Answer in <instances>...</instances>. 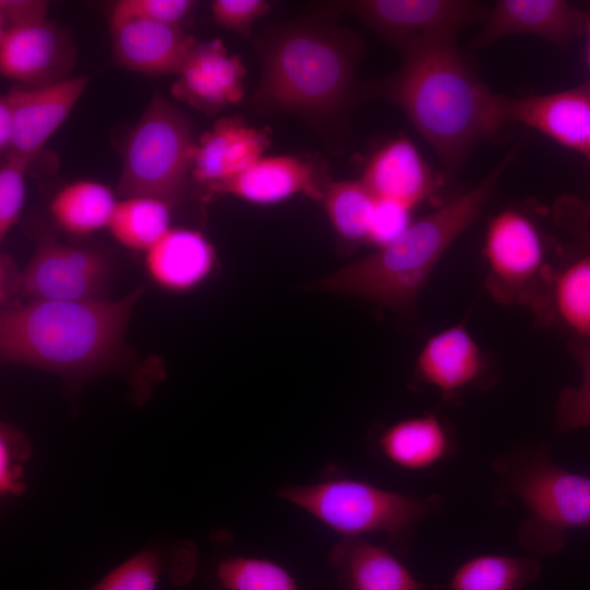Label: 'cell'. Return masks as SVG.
I'll return each mask as SVG.
<instances>
[{"instance_id":"cell-18","label":"cell","mask_w":590,"mask_h":590,"mask_svg":"<svg viewBox=\"0 0 590 590\" xmlns=\"http://www.w3.org/2000/svg\"><path fill=\"white\" fill-rule=\"evenodd\" d=\"M87 84L88 78L79 75L42 87L13 90L15 122L8 154L31 162L69 116Z\"/></svg>"},{"instance_id":"cell-30","label":"cell","mask_w":590,"mask_h":590,"mask_svg":"<svg viewBox=\"0 0 590 590\" xmlns=\"http://www.w3.org/2000/svg\"><path fill=\"white\" fill-rule=\"evenodd\" d=\"M568 347L582 378L578 387H567L558 394L555 422L560 433L590 426V343L568 342Z\"/></svg>"},{"instance_id":"cell-29","label":"cell","mask_w":590,"mask_h":590,"mask_svg":"<svg viewBox=\"0 0 590 590\" xmlns=\"http://www.w3.org/2000/svg\"><path fill=\"white\" fill-rule=\"evenodd\" d=\"M217 578L227 590H298L284 567L266 558H226L217 567Z\"/></svg>"},{"instance_id":"cell-7","label":"cell","mask_w":590,"mask_h":590,"mask_svg":"<svg viewBox=\"0 0 590 590\" xmlns=\"http://www.w3.org/2000/svg\"><path fill=\"white\" fill-rule=\"evenodd\" d=\"M196 148L187 116L155 93L128 138L118 194L177 204L191 175Z\"/></svg>"},{"instance_id":"cell-22","label":"cell","mask_w":590,"mask_h":590,"mask_svg":"<svg viewBox=\"0 0 590 590\" xmlns=\"http://www.w3.org/2000/svg\"><path fill=\"white\" fill-rule=\"evenodd\" d=\"M377 453L406 471H424L446 461L457 450L452 426L436 412L400 420L376 438Z\"/></svg>"},{"instance_id":"cell-21","label":"cell","mask_w":590,"mask_h":590,"mask_svg":"<svg viewBox=\"0 0 590 590\" xmlns=\"http://www.w3.org/2000/svg\"><path fill=\"white\" fill-rule=\"evenodd\" d=\"M558 326L569 342L590 343V244L559 252L545 297L544 326Z\"/></svg>"},{"instance_id":"cell-16","label":"cell","mask_w":590,"mask_h":590,"mask_svg":"<svg viewBox=\"0 0 590 590\" xmlns=\"http://www.w3.org/2000/svg\"><path fill=\"white\" fill-rule=\"evenodd\" d=\"M506 123L530 127L558 144L583 155L590 163V86L548 94L504 95Z\"/></svg>"},{"instance_id":"cell-14","label":"cell","mask_w":590,"mask_h":590,"mask_svg":"<svg viewBox=\"0 0 590 590\" xmlns=\"http://www.w3.org/2000/svg\"><path fill=\"white\" fill-rule=\"evenodd\" d=\"M587 11L563 0H499L472 40L482 48L510 35H531L566 47L585 34Z\"/></svg>"},{"instance_id":"cell-28","label":"cell","mask_w":590,"mask_h":590,"mask_svg":"<svg viewBox=\"0 0 590 590\" xmlns=\"http://www.w3.org/2000/svg\"><path fill=\"white\" fill-rule=\"evenodd\" d=\"M170 206L154 198H121L107 228L125 247L148 251L170 228Z\"/></svg>"},{"instance_id":"cell-40","label":"cell","mask_w":590,"mask_h":590,"mask_svg":"<svg viewBox=\"0 0 590 590\" xmlns=\"http://www.w3.org/2000/svg\"><path fill=\"white\" fill-rule=\"evenodd\" d=\"M585 36H586V60H587V64H588L589 73H590V4L588 5V10H587ZM587 84L590 86V80Z\"/></svg>"},{"instance_id":"cell-10","label":"cell","mask_w":590,"mask_h":590,"mask_svg":"<svg viewBox=\"0 0 590 590\" xmlns=\"http://www.w3.org/2000/svg\"><path fill=\"white\" fill-rule=\"evenodd\" d=\"M113 275L109 258L101 250L60 243L43 236L22 270V300L102 299Z\"/></svg>"},{"instance_id":"cell-12","label":"cell","mask_w":590,"mask_h":590,"mask_svg":"<svg viewBox=\"0 0 590 590\" xmlns=\"http://www.w3.org/2000/svg\"><path fill=\"white\" fill-rule=\"evenodd\" d=\"M76 59L68 32L44 20L0 31V71L30 88L64 81Z\"/></svg>"},{"instance_id":"cell-19","label":"cell","mask_w":590,"mask_h":590,"mask_svg":"<svg viewBox=\"0 0 590 590\" xmlns=\"http://www.w3.org/2000/svg\"><path fill=\"white\" fill-rule=\"evenodd\" d=\"M267 132L240 118H224L197 143L191 177L204 187L225 181L247 169L270 146Z\"/></svg>"},{"instance_id":"cell-24","label":"cell","mask_w":590,"mask_h":590,"mask_svg":"<svg viewBox=\"0 0 590 590\" xmlns=\"http://www.w3.org/2000/svg\"><path fill=\"white\" fill-rule=\"evenodd\" d=\"M216 256L211 243L198 231L170 227L148 251L145 270L163 288L187 292L213 271Z\"/></svg>"},{"instance_id":"cell-5","label":"cell","mask_w":590,"mask_h":590,"mask_svg":"<svg viewBox=\"0 0 590 590\" xmlns=\"http://www.w3.org/2000/svg\"><path fill=\"white\" fill-rule=\"evenodd\" d=\"M494 469L502 492L527 508L518 542L528 552L552 556L564 548L569 530L590 528V476L555 464L547 446L510 452Z\"/></svg>"},{"instance_id":"cell-39","label":"cell","mask_w":590,"mask_h":590,"mask_svg":"<svg viewBox=\"0 0 590 590\" xmlns=\"http://www.w3.org/2000/svg\"><path fill=\"white\" fill-rule=\"evenodd\" d=\"M15 97L13 90L0 97V151L2 157L11 149L14 122H15Z\"/></svg>"},{"instance_id":"cell-6","label":"cell","mask_w":590,"mask_h":590,"mask_svg":"<svg viewBox=\"0 0 590 590\" xmlns=\"http://www.w3.org/2000/svg\"><path fill=\"white\" fill-rule=\"evenodd\" d=\"M276 493L342 538L385 533L400 554L408 551L418 523L445 505V497L438 494H402L341 477L284 486Z\"/></svg>"},{"instance_id":"cell-2","label":"cell","mask_w":590,"mask_h":590,"mask_svg":"<svg viewBox=\"0 0 590 590\" xmlns=\"http://www.w3.org/2000/svg\"><path fill=\"white\" fill-rule=\"evenodd\" d=\"M401 55L400 69L367 92L398 105L453 176L475 145L506 125L504 95L479 78L456 42L421 44Z\"/></svg>"},{"instance_id":"cell-8","label":"cell","mask_w":590,"mask_h":590,"mask_svg":"<svg viewBox=\"0 0 590 590\" xmlns=\"http://www.w3.org/2000/svg\"><path fill=\"white\" fill-rule=\"evenodd\" d=\"M483 255L486 287L505 305L527 307L544 326L545 297L557 259L536 222L523 211L508 208L487 223Z\"/></svg>"},{"instance_id":"cell-9","label":"cell","mask_w":590,"mask_h":590,"mask_svg":"<svg viewBox=\"0 0 590 590\" xmlns=\"http://www.w3.org/2000/svg\"><path fill=\"white\" fill-rule=\"evenodd\" d=\"M329 7L332 13L355 16L401 54L421 44L457 42L465 27L486 15L469 0H351Z\"/></svg>"},{"instance_id":"cell-13","label":"cell","mask_w":590,"mask_h":590,"mask_svg":"<svg viewBox=\"0 0 590 590\" xmlns=\"http://www.w3.org/2000/svg\"><path fill=\"white\" fill-rule=\"evenodd\" d=\"M326 172L315 162L291 155L261 157L238 175L205 188V199L231 194L255 204H274L303 193L322 201Z\"/></svg>"},{"instance_id":"cell-4","label":"cell","mask_w":590,"mask_h":590,"mask_svg":"<svg viewBox=\"0 0 590 590\" xmlns=\"http://www.w3.org/2000/svg\"><path fill=\"white\" fill-rule=\"evenodd\" d=\"M515 153L509 152L480 184L412 222L374 252L318 280L314 287L394 311L409 310L447 249L475 222Z\"/></svg>"},{"instance_id":"cell-17","label":"cell","mask_w":590,"mask_h":590,"mask_svg":"<svg viewBox=\"0 0 590 590\" xmlns=\"http://www.w3.org/2000/svg\"><path fill=\"white\" fill-rule=\"evenodd\" d=\"M109 28L117 64L146 75H177L197 43L179 25L137 17L109 22Z\"/></svg>"},{"instance_id":"cell-23","label":"cell","mask_w":590,"mask_h":590,"mask_svg":"<svg viewBox=\"0 0 590 590\" xmlns=\"http://www.w3.org/2000/svg\"><path fill=\"white\" fill-rule=\"evenodd\" d=\"M329 563L341 590H425L386 546L361 538H343L330 551Z\"/></svg>"},{"instance_id":"cell-34","label":"cell","mask_w":590,"mask_h":590,"mask_svg":"<svg viewBox=\"0 0 590 590\" xmlns=\"http://www.w3.org/2000/svg\"><path fill=\"white\" fill-rule=\"evenodd\" d=\"M25 437L12 426L2 424L0 433V488L2 494L23 489L20 462L28 456Z\"/></svg>"},{"instance_id":"cell-38","label":"cell","mask_w":590,"mask_h":590,"mask_svg":"<svg viewBox=\"0 0 590 590\" xmlns=\"http://www.w3.org/2000/svg\"><path fill=\"white\" fill-rule=\"evenodd\" d=\"M22 271L19 270L14 259L2 253L0 258V298L1 304L7 305L21 294Z\"/></svg>"},{"instance_id":"cell-3","label":"cell","mask_w":590,"mask_h":590,"mask_svg":"<svg viewBox=\"0 0 590 590\" xmlns=\"http://www.w3.org/2000/svg\"><path fill=\"white\" fill-rule=\"evenodd\" d=\"M139 286L119 299L22 300L0 312V357L4 364L40 368L82 380L116 368L123 335L144 293Z\"/></svg>"},{"instance_id":"cell-35","label":"cell","mask_w":590,"mask_h":590,"mask_svg":"<svg viewBox=\"0 0 590 590\" xmlns=\"http://www.w3.org/2000/svg\"><path fill=\"white\" fill-rule=\"evenodd\" d=\"M211 10L220 26L248 36L253 23L270 11V3L263 0H215Z\"/></svg>"},{"instance_id":"cell-27","label":"cell","mask_w":590,"mask_h":590,"mask_svg":"<svg viewBox=\"0 0 590 590\" xmlns=\"http://www.w3.org/2000/svg\"><path fill=\"white\" fill-rule=\"evenodd\" d=\"M376 201L362 180L328 184L322 202L345 251L367 244Z\"/></svg>"},{"instance_id":"cell-36","label":"cell","mask_w":590,"mask_h":590,"mask_svg":"<svg viewBox=\"0 0 590 590\" xmlns=\"http://www.w3.org/2000/svg\"><path fill=\"white\" fill-rule=\"evenodd\" d=\"M411 210L397 202L377 199L367 244L379 248L397 238L412 223Z\"/></svg>"},{"instance_id":"cell-33","label":"cell","mask_w":590,"mask_h":590,"mask_svg":"<svg viewBox=\"0 0 590 590\" xmlns=\"http://www.w3.org/2000/svg\"><path fill=\"white\" fill-rule=\"evenodd\" d=\"M193 3L190 0H121L113 8L109 22L137 17L179 25Z\"/></svg>"},{"instance_id":"cell-26","label":"cell","mask_w":590,"mask_h":590,"mask_svg":"<svg viewBox=\"0 0 590 590\" xmlns=\"http://www.w3.org/2000/svg\"><path fill=\"white\" fill-rule=\"evenodd\" d=\"M117 201L113 191L94 180H78L61 188L49 204L55 222L73 235L108 227Z\"/></svg>"},{"instance_id":"cell-41","label":"cell","mask_w":590,"mask_h":590,"mask_svg":"<svg viewBox=\"0 0 590 590\" xmlns=\"http://www.w3.org/2000/svg\"><path fill=\"white\" fill-rule=\"evenodd\" d=\"M576 220L577 223H590V199L579 209Z\"/></svg>"},{"instance_id":"cell-31","label":"cell","mask_w":590,"mask_h":590,"mask_svg":"<svg viewBox=\"0 0 590 590\" xmlns=\"http://www.w3.org/2000/svg\"><path fill=\"white\" fill-rule=\"evenodd\" d=\"M31 162L8 154L0 167V240L17 223L25 199V173Z\"/></svg>"},{"instance_id":"cell-25","label":"cell","mask_w":590,"mask_h":590,"mask_svg":"<svg viewBox=\"0 0 590 590\" xmlns=\"http://www.w3.org/2000/svg\"><path fill=\"white\" fill-rule=\"evenodd\" d=\"M542 571L536 556L481 554L464 560L445 585L444 590H524Z\"/></svg>"},{"instance_id":"cell-37","label":"cell","mask_w":590,"mask_h":590,"mask_svg":"<svg viewBox=\"0 0 590 590\" xmlns=\"http://www.w3.org/2000/svg\"><path fill=\"white\" fill-rule=\"evenodd\" d=\"M48 2L43 0H1L0 31L34 24L46 19Z\"/></svg>"},{"instance_id":"cell-32","label":"cell","mask_w":590,"mask_h":590,"mask_svg":"<svg viewBox=\"0 0 590 590\" xmlns=\"http://www.w3.org/2000/svg\"><path fill=\"white\" fill-rule=\"evenodd\" d=\"M161 563L145 551L126 560L90 590H156Z\"/></svg>"},{"instance_id":"cell-20","label":"cell","mask_w":590,"mask_h":590,"mask_svg":"<svg viewBox=\"0 0 590 590\" xmlns=\"http://www.w3.org/2000/svg\"><path fill=\"white\" fill-rule=\"evenodd\" d=\"M361 180L376 199L411 209L433 197L438 188L415 145L403 138L382 145L367 163Z\"/></svg>"},{"instance_id":"cell-15","label":"cell","mask_w":590,"mask_h":590,"mask_svg":"<svg viewBox=\"0 0 590 590\" xmlns=\"http://www.w3.org/2000/svg\"><path fill=\"white\" fill-rule=\"evenodd\" d=\"M246 68L219 38L196 43L189 51L172 94L196 110L212 116L244 96Z\"/></svg>"},{"instance_id":"cell-11","label":"cell","mask_w":590,"mask_h":590,"mask_svg":"<svg viewBox=\"0 0 590 590\" xmlns=\"http://www.w3.org/2000/svg\"><path fill=\"white\" fill-rule=\"evenodd\" d=\"M414 378L435 388L442 401L455 403L471 389H488L495 373L475 339L459 323L432 335L420 351Z\"/></svg>"},{"instance_id":"cell-1","label":"cell","mask_w":590,"mask_h":590,"mask_svg":"<svg viewBox=\"0 0 590 590\" xmlns=\"http://www.w3.org/2000/svg\"><path fill=\"white\" fill-rule=\"evenodd\" d=\"M256 49L260 80L253 110L293 115L328 141L343 140L358 94L361 38L327 19L310 17L267 28Z\"/></svg>"}]
</instances>
